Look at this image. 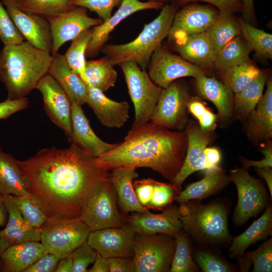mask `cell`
I'll return each instance as SVG.
<instances>
[{
    "mask_svg": "<svg viewBox=\"0 0 272 272\" xmlns=\"http://www.w3.org/2000/svg\"><path fill=\"white\" fill-rule=\"evenodd\" d=\"M73 261L71 255L59 259L55 272H72Z\"/></svg>",
    "mask_w": 272,
    "mask_h": 272,
    "instance_id": "obj_59",
    "label": "cell"
},
{
    "mask_svg": "<svg viewBox=\"0 0 272 272\" xmlns=\"http://www.w3.org/2000/svg\"><path fill=\"white\" fill-rule=\"evenodd\" d=\"M89 272H109V263L107 258L104 257L97 253L93 266Z\"/></svg>",
    "mask_w": 272,
    "mask_h": 272,
    "instance_id": "obj_57",
    "label": "cell"
},
{
    "mask_svg": "<svg viewBox=\"0 0 272 272\" xmlns=\"http://www.w3.org/2000/svg\"><path fill=\"white\" fill-rule=\"evenodd\" d=\"M48 74L64 91L71 103L80 105L87 103L88 86L68 65L64 54L58 53L53 56Z\"/></svg>",
    "mask_w": 272,
    "mask_h": 272,
    "instance_id": "obj_25",
    "label": "cell"
},
{
    "mask_svg": "<svg viewBox=\"0 0 272 272\" xmlns=\"http://www.w3.org/2000/svg\"><path fill=\"white\" fill-rule=\"evenodd\" d=\"M219 14V10L208 5L190 4L177 11L168 35L176 41L186 36L206 31Z\"/></svg>",
    "mask_w": 272,
    "mask_h": 272,
    "instance_id": "obj_18",
    "label": "cell"
},
{
    "mask_svg": "<svg viewBox=\"0 0 272 272\" xmlns=\"http://www.w3.org/2000/svg\"><path fill=\"white\" fill-rule=\"evenodd\" d=\"M164 4L139 0H123L118 10L107 20L93 27L92 37L88 45L86 56L92 57L101 51L109 38L110 33L122 20L131 15L143 10L162 9Z\"/></svg>",
    "mask_w": 272,
    "mask_h": 272,
    "instance_id": "obj_19",
    "label": "cell"
},
{
    "mask_svg": "<svg viewBox=\"0 0 272 272\" xmlns=\"http://www.w3.org/2000/svg\"><path fill=\"white\" fill-rule=\"evenodd\" d=\"M115 190L107 179L90 193L79 218L91 231L108 228H119L127 223L118 208Z\"/></svg>",
    "mask_w": 272,
    "mask_h": 272,
    "instance_id": "obj_7",
    "label": "cell"
},
{
    "mask_svg": "<svg viewBox=\"0 0 272 272\" xmlns=\"http://www.w3.org/2000/svg\"><path fill=\"white\" fill-rule=\"evenodd\" d=\"M59 258L48 253L27 268L24 272H55Z\"/></svg>",
    "mask_w": 272,
    "mask_h": 272,
    "instance_id": "obj_53",
    "label": "cell"
},
{
    "mask_svg": "<svg viewBox=\"0 0 272 272\" xmlns=\"http://www.w3.org/2000/svg\"><path fill=\"white\" fill-rule=\"evenodd\" d=\"M178 193L171 184L155 181L148 208L163 209L170 206Z\"/></svg>",
    "mask_w": 272,
    "mask_h": 272,
    "instance_id": "obj_48",
    "label": "cell"
},
{
    "mask_svg": "<svg viewBox=\"0 0 272 272\" xmlns=\"http://www.w3.org/2000/svg\"><path fill=\"white\" fill-rule=\"evenodd\" d=\"M206 32L216 54L227 43L241 34L239 23L233 13L223 12H219Z\"/></svg>",
    "mask_w": 272,
    "mask_h": 272,
    "instance_id": "obj_33",
    "label": "cell"
},
{
    "mask_svg": "<svg viewBox=\"0 0 272 272\" xmlns=\"http://www.w3.org/2000/svg\"><path fill=\"white\" fill-rule=\"evenodd\" d=\"M178 210L182 229L199 244L223 246L232 241L228 208L222 201L202 204L189 200L180 203Z\"/></svg>",
    "mask_w": 272,
    "mask_h": 272,
    "instance_id": "obj_4",
    "label": "cell"
},
{
    "mask_svg": "<svg viewBox=\"0 0 272 272\" xmlns=\"http://www.w3.org/2000/svg\"><path fill=\"white\" fill-rule=\"evenodd\" d=\"M147 69L150 79L162 89L178 79L185 77L195 78L205 74L202 68L161 46L152 54Z\"/></svg>",
    "mask_w": 272,
    "mask_h": 272,
    "instance_id": "obj_12",
    "label": "cell"
},
{
    "mask_svg": "<svg viewBox=\"0 0 272 272\" xmlns=\"http://www.w3.org/2000/svg\"><path fill=\"white\" fill-rule=\"evenodd\" d=\"M0 147V194L22 195L29 192L19 163Z\"/></svg>",
    "mask_w": 272,
    "mask_h": 272,
    "instance_id": "obj_32",
    "label": "cell"
},
{
    "mask_svg": "<svg viewBox=\"0 0 272 272\" xmlns=\"http://www.w3.org/2000/svg\"><path fill=\"white\" fill-rule=\"evenodd\" d=\"M138 175L135 169L127 167L113 169L109 175V180L115 190L118 203L124 214L145 213L149 210L140 203L134 191L133 180Z\"/></svg>",
    "mask_w": 272,
    "mask_h": 272,
    "instance_id": "obj_28",
    "label": "cell"
},
{
    "mask_svg": "<svg viewBox=\"0 0 272 272\" xmlns=\"http://www.w3.org/2000/svg\"><path fill=\"white\" fill-rule=\"evenodd\" d=\"M241 33L251 50L261 56L272 58V35L255 28L242 19H238Z\"/></svg>",
    "mask_w": 272,
    "mask_h": 272,
    "instance_id": "obj_40",
    "label": "cell"
},
{
    "mask_svg": "<svg viewBox=\"0 0 272 272\" xmlns=\"http://www.w3.org/2000/svg\"><path fill=\"white\" fill-rule=\"evenodd\" d=\"M155 180L151 179H144L135 180L133 183L137 197L140 203L148 209L152 197Z\"/></svg>",
    "mask_w": 272,
    "mask_h": 272,
    "instance_id": "obj_50",
    "label": "cell"
},
{
    "mask_svg": "<svg viewBox=\"0 0 272 272\" xmlns=\"http://www.w3.org/2000/svg\"><path fill=\"white\" fill-rule=\"evenodd\" d=\"M175 42L176 50L184 59L201 68L214 67L216 53L206 31L186 36Z\"/></svg>",
    "mask_w": 272,
    "mask_h": 272,
    "instance_id": "obj_26",
    "label": "cell"
},
{
    "mask_svg": "<svg viewBox=\"0 0 272 272\" xmlns=\"http://www.w3.org/2000/svg\"><path fill=\"white\" fill-rule=\"evenodd\" d=\"M41 228V243L48 253L59 259L86 243L91 231L79 218H49Z\"/></svg>",
    "mask_w": 272,
    "mask_h": 272,
    "instance_id": "obj_6",
    "label": "cell"
},
{
    "mask_svg": "<svg viewBox=\"0 0 272 272\" xmlns=\"http://www.w3.org/2000/svg\"><path fill=\"white\" fill-rule=\"evenodd\" d=\"M29 101L26 97L18 99H7L0 102V120L6 119L13 114L27 108Z\"/></svg>",
    "mask_w": 272,
    "mask_h": 272,
    "instance_id": "obj_51",
    "label": "cell"
},
{
    "mask_svg": "<svg viewBox=\"0 0 272 272\" xmlns=\"http://www.w3.org/2000/svg\"><path fill=\"white\" fill-rule=\"evenodd\" d=\"M88 10L82 7L62 14L49 17L46 20L49 24L52 47L51 54L56 55L60 47L69 41H72L84 31L101 24L103 20L89 17Z\"/></svg>",
    "mask_w": 272,
    "mask_h": 272,
    "instance_id": "obj_13",
    "label": "cell"
},
{
    "mask_svg": "<svg viewBox=\"0 0 272 272\" xmlns=\"http://www.w3.org/2000/svg\"><path fill=\"white\" fill-rule=\"evenodd\" d=\"M177 9L176 3L164 5L160 14L150 23L145 24L134 40L122 44H105L101 52L114 65L131 61L146 70L152 54L168 37Z\"/></svg>",
    "mask_w": 272,
    "mask_h": 272,
    "instance_id": "obj_5",
    "label": "cell"
},
{
    "mask_svg": "<svg viewBox=\"0 0 272 272\" xmlns=\"http://www.w3.org/2000/svg\"><path fill=\"white\" fill-rule=\"evenodd\" d=\"M123 0H70L74 7H82L96 13L99 18L105 21L112 15L115 7H119Z\"/></svg>",
    "mask_w": 272,
    "mask_h": 272,
    "instance_id": "obj_47",
    "label": "cell"
},
{
    "mask_svg": "<svg viewBox=\"0 0 272 272\" xmlns=\"http://www.w3.org/2000/svg\"><path fill=\"white\" fill-rule=\"evenodd\" d=\"M198 1L208 3L216 7L219 12L234 13L241 10L240 0H176L177 5H184L191 2Z\"/></svg>",
    "mask_w": 272,
    "mask_h": 272,
    "instance_id": "obj_52",
    "label": "cell"
},
{
    "mask_svg": "<svg viewBox=\"0 0 272 272\" xmlns=\"http://www.w3.org/2000/svg\"><path fill=\"white\" fill-rule=\"evenodd\" d=\"M243 167L230 171L229 180L238 193V201L233 215L237 226L245 224L249 219L261 213L269 205V197L260 180L248 173Z\"/></svg>",
    "mask_w": 272,
    "mask_h": 272,
    "instance_id": "obj_10",
    "label": "cell"
},
{
    "mask_svg": "<svg viewBox=\"0 0 272 272\" xmlns=\"http://www.w3.org/2000/svg\"><path fill=\"white\" fill-rule=\"evenodd\" d=\"M194 260L203 272L235 271L233 265L214 252L202 249L195 252Z\"/></svg>",
    "mask_w": 272,
    "mask_h": 272,
    "instance_id": "obj_43",
    "label": "cell"
},
{
    "mask_svg": "<svg viewBox=\"0 0 272 272\" xmlns=\"http://www.w3.org/2000/svg\"><path fill=\"white\" fill-rule=\"evenodd\" d=\"M114 66L106 56L98 59L86 61L85 75L88 86L104 93L114 87L117 77Z\"/></svg>",
    "mask_w": 272,
    "mask_h": 272,
    "instance_id": "obj_35",
    "label": "cell"
},
{
    "mask_svg": "<svg viewBox=\"0 0 272 272\" xmlns=\"http://www.w3.org/2000/svg\"><path fill=\"white\" fill-rule=\"evenodd\" d=\"M270 140L265 142V145L261 152L264 158L260 161H253L240 157L243 167L249 169L250 167L254 168H272V145Z\"/></svg>",
    "mask_w": 272,
    "mask_h": 272,
    "instance_id": "obj_54",
    "label": "cell"
},
{
    "mask_svg": "<svg viewBox=\"0 0 272 272\" xmlns=\"http://www.w3.org/2000/svg\"><path fill=\"white\" fill-rule=\"evenodd\" d=\"M187 138V147L183 163L171 184L178 192L184 180L192 173L210 169L206 160L205 150L213 140V132L202 131L198 125L191 120L185 129Z\"/></svg>",
    "mask_w": 272,
    "mask_h": 272,
    "instance_id": "obj_16",
    "label": "cell"
},
{
    "mask_svg": "<svg viewBox=\"0 0 272 272\" xmlns=\"http://www.w3.org/2000/svg\"><path fill=\"white\" fill-rule=\"evenodd\" d=\"M260 71L249 58L223 71L222 82L236 93L249 85Z\"/></svg>",
    "mask_w": 272,
    "mask_h": 272,
    "instance_id": "obj_36",
    "label": "cell"
},
{
    "mask_svg": "<svg viewBox=\"0 0 272 272\" xmlns=\"http://www.w3.org/2000/svg\"><path fill=\"white\" fill-rule=\"evenodd\" d=\"M200 96L212 102L218 110V117L226 121L231 117L233 109V93L223 82L205 74L195 78Z\"/></svg>",
    "mask_w": 272,
    "mask_h": 272,
    "instance_id": "obj_29",
    "label": "cell"
},
{
    "mask_svg": "<svg viewBox=\"0 0 272 272\" xmlns=\"http://www.w3.org/2000/svg\"><path fill=\"white\" fill-rule=\"evenodd\" d=\"M100 123L108 128H120L129 118V105L126 101L117 102L105 96L104 92L88 86L87 103Z\"/></svg>",
    "mask_w": 272,
    "mask_h": 272,
    "instance_id": "obj_23",
    "label": "cell"
},
{
    "mask_svg": "<svg viewBox=\"0 0 272 272\" xmlns=\"http://www.w3.org/2000/svg\"><path fill=\"white\" fill-rule=\"evenodd\" d=\"M267 80L266 74L260 71L257 77L242 91L234 93L233 107L237 116L246 120L260 99Z\"/></svg>",
    "mask_w": 272,
    "mask_h": 272,
    "instance_id": "obj_34",
    "label": "cell"
},
{
    "mask_svg": "<svg viewBox=\"0 0 272 272\" xmlns=\"http://www.w3.org/2000/svg\"><path fill=\"white\" fill-rule=\"evenodd\" d=\"M136 233L127 222L119 228H108L91 231L88 243L105 258L133 257V245Z\"/></svg>",
    "mask_w": 272,
    "mask_h": 272,
    "instance_id": "obj_17",
    "label": "cell"
},
{
    "mask_svg": "<svg viewBox=\"0 0 272 272\" xmlns=\"http://www.w3.org/2000/svg\"><path fill=\"white\" fill-rule=\"evenodd\" d=\"M262 215L255 221L243 233L232 238L229 256L239 258L247 248L258 241L266 239L272 234V208L269 205Z\"/></svg>",
    "mask_w": 272,
    "mask_h": 272,
    "instance_id": "obj_31",
    "label": "cell"
},
{
    "mask_svg": "<svg viewBox=\"0 0 272 272\" xmlns=\"http://www.w3.org/2000/svg\"><path fill=\"white\" fill-rule=\"evenodd\" d=\"M72 103L71 143L87 155L98 158L114 148L117 144L107 143L99 138L91 128L82 106Z\"/></svg>",
    "mask_w": 272,
    "mask_h": 272,
    "instance_id": "obj_22",
    "label": "cell"
},
{
    "mask_svg": "<svg viewBox=\"0 0 272 272\" xmlns=\"http://www.w3.org/2000/svg\"><path fill=\"white\" fill-rule=\"evenodd\" d=\"M245 129L249 138L257 142L272 137V80L266 81V90L246 119Z\"/></svg>",
    "mask_w": 272,
    "mask_h": 272,
    "instance_id": "obj_24",
    "label": "cell"
},
{
    "mask_svg": "<svg viewBox=\"0 0 272 272\" xmlns=\"http://www.w3.org/2000/svg\"><path fill=\"white\" fill-rule=\"evenodd\" d=\"M93 28L88 29L73 39L64 54L70 68L78 75L88 86L85 75L86 52L92 37Z\"/></svg>",
    "mask_w": 272,
    "mask_h": 272,
    "instance_id": "obj_38",
    "label": "cell"
},
{
    "mask_svg": "<svg viewBox=\"0 0 272 272\" xmlns=\"http://www.w3.org/2000/svg\"><path fill=\"white\" fill-rule=\"evenodd\" d=\"M226 171L219 166L205 170L203 178L188 185L175 199L177 202L201 200L220 192L230 182Z\"/></svg>",
    "mask_w": 272,
    "mask_h": 272,
    "instance_id": "obj_30",
    "label": "cell"
},
{
    "mask_svg": "<svg viewBox=\"0 0 272 272\" xmlns=\"http://www.w3.org/2000/svg\"><path fill=\"white\" fill-rule=\"evenodd\" d=\"M52 59L51 53L26 40L4 45L0 52V81L7 91V98L26 97L48 73Z\"/></svg>",
    "mask_w": 272,
    "mask_h": 272,
    "instance_id": "obj_3",
    "label": "cell"
},
{
    "mask_svg": "<svg viewBox=\"0 0 272 272\" xmlns=\"http://www.w3.org/2000/svg\"><path fill=\"white\" fill-rule=\"evenodd\" d=\"M72 272H86L88 267L94 262L97 251L87 242L76 249L72 253Z\"/></svg>",
    "mask_w": 272,
    "mask_h": 272,
    "instance_id": "obj_49",
    "label": "cell"
},
{
    "mask_svg": "<svg viewBox=\"0 0 272 272\" xmlns=\"http://www.w3.org/2000/svg\"><path fill=\"white\" fill-rule=\"evenodd\" d=\"M20 7L32 14L46 18L68 12L76 7L70 0H17Z\"/></svg>",
    "mask_w": 272,
    "mask_h": 272,
    "instance_id": "obj_41",
    "label": "cell"
},
{
    "mask_svg": "<svg viewBox=\"0 0 272 272\" xmlns=\"http://www.w3.org/2000/svg\"><path fill=\"white\" fill-rule=\"evenodd\" d=\"M35 89L42 94L44 109L48 117L63 130L70 142L72 103L67 95L48 73L39 80Z\"/></svg>",
    "mask_w": 272,
    "mask_h": 272,
    "instance_id": "obj_15",
    "label": "cell"
},
{
    "mask_svg": "<svg viewBox=\"0 0 272 272\" xmlns=\"http://www.w3.org/2000/svg\"><path fill=\"white\" fill-rule=\"evenodd\" d=\"M205 154L210 169L219 166V164L221 160V154L218 148L207 147L205 150Z\"/></svg>",
    "mask_w": 272,
    "mask_h": 272,
    "instance_id": "obj_56",
    "label": "cell"
},
{
    "mask_svg": "<svg viewBox=\"0 0 272 272\" xmlns=\"http://www.w3.org/2000/svg\"><path fill=\"white\" fill-rule=\"evenodd\" d=\"M8 212L5 228L0 231V256L10 247L25 241H41V228L32 227L24 220L15 195H3Z\"/></svg>",
    "mask_w": 272,
    "mask_h": 272,
    "instance_id": "obj_21",
    "label": "cell"
},
{
    "mask_svg": "<svg viewBox=\"0 0 272 272\" xmlns=\"http://www.w3.org/2000/svg\"><path fill=\"white\" fill-rule=\"evenodd\" d=\"M19 163L28 191L38 200L48 218H79L91 191L108 178L97 158L72 144L43 149Z\"/></svg>",
    "mask_w": 272,
    "mask_h": 272,
    "instance_id": "obj_1",
    "label": "cell"
},
{
    "mask_svg": "<svg viewBox=\"0 0 272 272\" xmlns=\"http://www.w3.org/2000/svg\"><path fill=\"white\" fill-rule=\"evenodd\" d=\"M175 247L173 236L136 234L133 245V272L169 271Z\"/></svg>",
    "mask_w": 272,
    "mask_h": 272,
    "instance_id": "obj_9",
    "label": "cell"
},
{
    "mask_svg": "<svg viewBox=\"0 0 272 272\" xmlns=\"http://www.w3.org/2000/svg\"><path fill=\"white\" fill-rule=\"evenodd\" d=\"M242 5L241 10L245 18L250 19L254 15V0H240Z\"/></svg>",
    "mask_w": 272,
    "mask_h": 272,
    "instance_id": "obj_60",
    "label": "cell"
},
{
    "mask_svg": "<svg viewBox=\"0 0 272 272\" xmlns=\"http://www.w3.org/2000/svg\"><path fill=\"white\" fill-rule=\"evenodd\" d=\"M185 130L173 131L147 123L131 128L123 142L97 158L99 165L115 168H151L171 184L180 169L186 153Z\"/></svg>",
    "mask_w": 272,
    "mask_h": 272,
    "instance_id": "obj_2",
    "label": "cell"
},
{
    "mask_svg": "<svg viewBox=\"0 0 272 272\" xmlns=\"http://www.w3.org/2000/svg\"><path fill=\"white\" fill-rule=\"evenodd\" d=\"M124 75L128 94L133 103L135 118L131 128L148 123L156 108L163 89L156 85L146 70L127 61L118 64Z\"/></svg>",
    "mask_w": 272,
    "mask_h": 272,
    "instance_id": "obj_8",
    "label": "cell"
},
{
    "mask_svg": "<svg viewBox=\"0 0 272 272\" xmlns=\"http://www.w3.org/2000/svg\"><path fill=\"white\" fill-rule=\"evenodd\" d=\"M173 236L176 247L169 271H198L199 267L192 257L188 234L182 229Z\"/></svg>",
    "mask_w": 272,
    "mask_h": 272,
    "instance_id": "obj_39",
    "label": "cell"
},
{
    "mask_svg": "<svg viewBox=\"0 0 272 272\" xmlns=\"http://www.w3.org/2000/svg\"><path fill=\"white\" fill-rule=\"evenodd\" d=\"M253 264V272L272 271V238L262 243L256 249L243 255Z\"/></svg>",
    "mask_w": 272,
    "mask_h": 272,
    "instance_id": "obj_45",
    "label": "cell"
},
{
    "mask_svg": "<svg viewBox=\"0 0 272 272\" xmlns=\"http://www.w3.org/2000/svg\"><path fill=\"white\" fill-rule=\"evenodd\" d=\"M190 97L185 85L173 82L163 89L151 123L170 130H183L187 123V104Z\"/></svg>",
    "mask_w": 272,
    "mask_h": 272,
    "instance_id": "obj_11",
    "label": "cell"
},
{
    "mask_svg": "<svg viewBox=\"0 0 272 272\" xmlns=\"http://www.w3.org/2000/svg\"><path fill=\"white\" fill-rule=\"evenodd\" d=\"M15 197L25 221L32 227H41L48 218L37 198L29 192Z\"/></svg>",
    "mask_w": 272,
    "mask_h": 272,
    "instance_id": "obj_42",
    "label": "cell"
},
{
    "mask_svg": "<svg viewBox=\"0 0 272 272\" xmlns=\"http://www.w3.org/2000/svg\"><path fill=\"white\" fill-rule=\"evenodd\" d=\"M110 272H133V257L108 258Z\"/></svg>",
    "mask_w": 272,
    "mask_h": 272,
    "instance_id": "obj_55",
    "label": "cell"
},
{
    "mask_svg": "<svg viewBox=\"0 0 272 272\" xmlns=\"http://www.w3.org/2000/svg\"><path fill=\"white\" fill-rule=\"evenodd\" d=\"M136 234H165L174 236L182 229L178 207L169 206L159 214L134 213L127 219Z\"/></svg>",
    "mask_w": 272,
    "mask_h": 272,
    "instance_id": "obj_20",
    "label": "cell"
},
{
    "mask_svg": "<svg viewBox=\"0 0 272 272\" xmlns=\"http://www.w3.org/2000/svg\"><path fill=\"white\" fill-rule=\"evenodd\" d=\"M148 1L154 3H162L165 5L167 4L175 3L176 0H148Z\"/></svg>",
    "mask_w": 272,
    "mask_h": 272,
    "instance_id": "obj_62",
    "label": "cell"
},
{
    "mask_svg": "<svg viewBox=\"0 0 272 272\" xmlns=\"http://www.w3.org/2000/svg\"><path fill=\"white\" fill-rule=\"evenodd\" d=\"M8 212L3 195L0 194V227L6 225L8 220Z\"/></svg>",
    "mask_w": 272,
    "mask_h": 272,
    "instance_id": "obj_61",
    "label": "cell"
},
{
    "mask_svg": "<svg viewBox=\"0 0 272 272\" xmlns=\"http://www.w3.org/2000/svg\"><path fill=\"white\" fill-rule=\"evenodd\" d=\"M188 112L198 121L200 129L205 132H214L218 115L213 113L206 104L197 97H191L187 104Z\"/></svg>",
    "mask_w": 272,
    "mask_h": 272,
    "instance_id": "obj_44",
    "label": "cell"
},
{
    "mask_svg": "<svg viewBox=\"0 0 272 272\" xmlns=\"http://www.w3.org/2000/svg\"><path fill=\"white\" fill-rule=\"evenodd\" d=\"M258 175L265 181L272 198V169L271 168H254Z\"/></svg>",
    "mask_w": 272,
    "mask_h": 272,
    "instance_id": "obj_58",
    "label": "cell"
},
{
    "mask_svg": "<svg viewBox=\"0 0 272 272\" xmlns=\"http://www.w3.org/2000/svg\"><path fill=\"white\" fill-rule=\"evenodd\" d=\"M48 253L39 241H25L15 244L0 256V272H24Z\"/></svg>",
    "mask_w": 272,
    "mask_h": 272,
    "instance_id": "obj_27",
    "label": "cell"
},
{
    "mask_svg": "<svg viewBox=\"0 0 272 272\" xmlns=\"http://www.w3.org/2000/svg\"><path fill=\"white\" fill-rule=\"evenodd\" d=\"M0 40L4 46L19 44L25 40L1 1Z\"/></svg>",
    "mask_w": 272,
    "mask_h": 272,
    "instance_id": "obj_46",
    "label": "cell"
},
{
    "mask_svg": "<svg viewBox=\"0 0 272 272\" xmlns=\"http://www.w3.org/2000/svg\"><path fill=\"white\" fill-rule=\"evenodd\" d=\"M25 40L37 48L51 52L52 41L46 18L21 9L17 0H0Z\"/></svg>",
    "mask_w": 272,
    "mask_h": 272,
    "instance_id": "obj_14",
    "label": "cell"
},
{
    "mask_svg": "<svg viewBox=\"0 0 272 272\" xmlns=\"http://www.w3.org/2000/svg\"><path fill=\"white\" fill-rule=\"evenodd\" d=\"M251 49L240 35L227 43L216 54L214 67L224 71L249 59Z\"/></svg>",
    "mask_w": 272,
    "mask_h": 272,
    "instance_id": "obj_37",
    "label": "cell"
}]
</instances>
